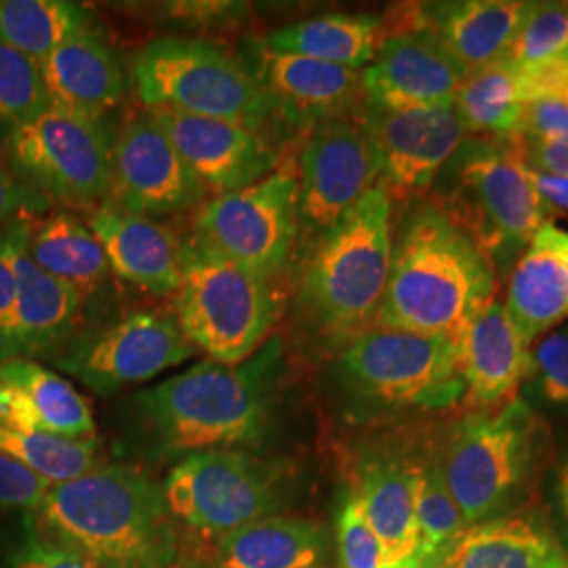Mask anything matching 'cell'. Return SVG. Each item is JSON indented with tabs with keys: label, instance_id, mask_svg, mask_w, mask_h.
I'll use <instances>...</instances> for the list:
<instances>
[{
	"label": "cell",
	"instance_id": "cell-3",
	"mask_svg": "<svg viewBox=\"0 0 568 568\" xmlns=\"http://www.w3.org/2000/svg\"><path fill=\"white\" fill-rule=\"evenodd\" d=\"M42 525L95 568H178L163 485L135 467L100 466L49 488Z\"/></svg>",
	"mask_w": 568,
	"mask_h": 568
},
{
	"label": "cell",
	"instance_id": "cell-11",
	"mask_svg": "<svg viewBox=\"0 0 568 568\" xmlns=\"http://www.w3.org/2000/svg\"><path fill=\"white\" fill-rule=\"evenodd\" d=\"M300 180L293 164L199 209L194 243L264 278L283 270L300 234Z\"/></svg>",
	"mask_w": 568,
	"mask_h": 568
},
{
	"label": "cell",
	"instance_id": "cell-13",
	"mask_svg": "<svg viewBox=\"0 0 568 568\" xmlns=\"http://www.w3.org/2000/svg\"><path fill=\"white\" fill-rule=\"evenodd\" d=\"M196 354L175 316L135 312L112 325L72 337L55 356L63 373L100 396L159 377Z\"/></svg>",
	"mask_w": 568,
	"mask_h": 568
},
{
	"label": "cell",
	"instance_id": "cell-33",
	"mask_svg": "<svg viewBox=\"0 0 568 568\" xmlns=\"http://www.w3.org/2000/svg\"><path fill=\"white\" fill-rule=\"evenodd\" d=\"M82 30H89V11L79 2L0 0V41L37 63Z\"/></svg>",
	"mask_w": 568,
	"mask_h": 568
},
{
	"label": "cell",
	"instance_id": "cell-1",
	"mask_svg": "<svg viewBox=\"0 0 568 568\" xmlns=\"http://www.w3.org/2000/svg\"><path fill=\"white\" fill-rule=\"evenodd\" d=\"M283 345L274 337L241 365L203 361L133 398L142 448L156 459L255 445L270 424Z\"/></svg>",
	"mask_w": 568,
	"mask_h": 568
},
{
	"label": "cell",
	"instance_id": "cell-29",
	"mask_svg": "<svg viewBox=\"0 0 568 568\" xmlns=\"http://www.w3.org/2000/svg\"><path fill=\"white\" fill-rule=\"evenodd\" d=\"M328 551L321 523L270 514L217 537L206 568H323Z\"/></svg>",
	"mask_w": 568,
	"mask_h": 568
},
{
	"label": "cell",
	"instance_id": "cell-28",
	"mask_svg": "<svg viewBox=\"0 0 568 568\" xmlns=\"http://www.w3.org/2000/svg\"><path fill=\"white\" fill-rule=\"evenodd\" d=\"M506 312L528 345L568 318V272L560 227L548 222L532 236L509 276Z\"/></svg>",
	"mask_w": 568,
	"mask_h": 568
},
{
	"label": "cell",
	"instance_id": "cell-5",
	"mask_svg": "<svg viewBox=\"0 0 568 568\" xmlns=\"http://www.w3.org/2000/svg\"><path fill=\"white\" fill-rule=\"evenodd\" d=\"M546 447V427L523 398L471 413L440 450L448 490L466 527L523 508Z\"/></svg>",
	"mask_w": 568,
	"mask_h": 568
},
{
	"label": "cell",
	"instance_id": "cell-36",
	"mask_svg": "<svg viewBox=\"0 0 568 568\" xmlns=\"http://www.w3.org/2000/svg\"><path fill=\"white\" fill-rule=\"evenodd\" d=\"M49 108L41 63L0 41V126L13 131Z\"/></svg>",
	"mask_w": 568,
	"mask_h": 568
},
{
	"label": "cell",
	"instance_id": "cell-18",
	"mask_svg": "<svg viewBox=\"0 0 568 568\" xmlns=\"http://www.w3.org/2000/svg\"><path fill=\"white\" fill-rule=\"evenodd\" d=\"M464 68L422 32L386 37L363 72L366 108L417 110L453 105Z\"/></svg>",
	"mask_w": 568,
	"mask_h": 568
},
{
	"label": "cell",
	"instance_id": "cell-32",
	"mask_svg": "<svg viewBox=\"0 0 568 568\" xmlns=\"http://www.w3.org/2000/svg\"><path fill=\"white\" fill-rule=\"evenodd\" d=\"M453 108L466 131L488 138L518 135L525 114L518 68L508 60H499L467 72L455 93Z\"/></svg>",
	"mask_w": 568,
	"mask_h": 568
},
{
	"label": "cell",
	"instance_id": "cell-35",
	"mask_svg": "<svg viewBox=\"0 0 568 568\" xmlns=\"http://www.w3.org/2000/svg\"><path fill=\"white\" fill-rule=\"evenodd\" d=\"M0 450L44 478L51 487L102 466L98 440H72L47 432L0 426Z\"/></svg>",
	"mask_w": 568,
	"mask_h": 568
},
{
	"label": "cell",
	"instance_id": "cell-30",
	"mask_svg": "<svg viewBox=\"0 0 568 568\" xmlns=\"http://www.w3.org/2000/svg\"><path fill=\"white\" fill-rule=\"evenodd\" d=\"M384 42V23L373 16L328 13L274 30L260 49L325 61L347 70L371 65Z\"/></svg>",
	"mask_w": 568,
	"mask_h": 568
},
{
	"label": "cell",
	"instance_id": "cell-17",
	"mask_svg": "<svg viewBox=\"0 0 568 568\" xmlns=\"http://www.w3.org/2000/svg\"><path fill=\"white\" fill-rule=\"evenodd\" d=\"M150 114L199 182L220 196L262 182L278 164L260 131L166 110H150Z\"/></svg>",
	"mask_w": 568,
	"mask_h": 568
},
{
	"label": "cell",
	"instance_id": "cell-38",
	"mask_svg": "<svg viewBox=\"0 0 568 568\" xmlns=\"http://www.w3.org/2000/svg\"><path fill=\"white\" fill-rule=\"evenodd\" d=\"M337 551L342 568H386L382 544L368 525L354 490L347 493L337 516Z\"/></svg>",
	"mask_w": 568,
	"mask_h": 568
},
{
	"label": "cell",
	"instance_id": "cell-27",
	"mask_svg": "<svg viewBox=\"0 0 568 568\" xmlns=\"http://www.w3.org/2000/svg\"><path fill=\"white\" fill-rule=\"evenodd\" d=\"M354 493L382 544L386 568H417L419 530L413 462L389 455L366 457L358 467V488Z\"/></svg>",
	"mask_w": 568,
	"mask_h": 568
},
{
	"label": "cell",
	"instance_id": "cell-49",
	"mask_svg": "<svg viewBox=\"0 0 568 568\" xmlns=\"http://www.w3.org/2000/svg\"><path fill=\"white\" fill-rule=\"evenodd\" d=\"M560 251H562L568 272V232H565V230H560Z\"/></svg>",
	"mask_w": 568,
	"mask_h": 568
},
{
	"label": "cell",
	"instance_id": "cell-50",
	"mask_svg": "<svg viewBox=\"0 0 568 568\" xmlns=\"http://www.w3.org/2000/svg\"><path fill=\"white\" fill-rule=\"evenodd\" d=\"M556 61L565 68V72L568 74V47L562 51V53H560V55H558V58H556Z\"/></svg>",
	"mask_w": 568,
	"mask_h": 568
},
{
	"label": "cell",
	"instance_id": "cell-15",
	"mask_svg": "<svg viewBox=\"0 0 568 568\" xmlns=\"http://www.w3.org/2000/svg\"><path fill=\"white\" fill-rule=\"evenodd\" d=\"M363 122L379 164V182L389 194L426 190L466 138V126L453 105L417 110L366 108Z\"/></svg>",
	"mask_w": 568,
	"mask_h": 568
},
{
	"label": "cell",
	"instance_id": "cell-4",
	"mask_svg": "<svg viewBox=\"0 0 568 568\" xmlns=\"http://www.w3.org/2000/svg\"><path fill=\"white\" fill-rule=\"evenodd\" d=\"M392 194L384 182L323 234L305 267L302 300L333 337L373 328L392 267Z\"/></svg>",
	"mask_w": 568,
	"mask_h": 568
},
{
	"label": "cell",
	"instance_id": "cell-21",
	"mask_svg": "<svg viewBox=\"0 0 568 568\" xmlns=\"http://www.w3.org/2000/svg\"><path fill=\"white\" fill-rule=\"evenodd\" d=\"M34 220H26L13 251L18 281L13 323L9 331L7 361L53 354L74 337L84 295L61 283L32 262L26 241ZM4 363V361H2Z\"/></svg>",
	"mask_w": 568,
	"mask_h": 568
},
{
	"label": "cell",
	"instance_id": "cell-43",
	"mask_svg": "<svg viewBox=\"0 0 568 568\" xmlns=\"http://www.w3.org/2000/svg\"><path fill=\"white\" fill-rule=\"evenodd\" d=\"M21 222L0 230V363L7 361V345H9V331L13 323L16 310V295H18V281L13 267V251L18 243Z\"/></svg>",
	"mask_w": 568,
	"mask_h": 568
},
{
	"label": "cell",
	"instance_id": "cell-20",
	"mask_svg": "<svg viewBox=\"0 0 568 568\" xmlns=\"http://www.w3.org/2000/svg\"><path fill=\"white\" fill-rule=\"evenodd\" d=\"M253 77L272 110L284 121L314 129L318 122L349 116L363 95V74L325 61L270 53L260 49Z\"/></svg>",
	"mask_w": 568,
	"mask_h": 568
},
{
	"label": "cell",
	"instance_id": "cell-42",
	"mask_svg": "<svg viewBox=\"0 0 568 568\" xmlns=\"http://www.w3.org/2000/svg\"><path fill=\"white\" fill-rule=\"evenodd\" d=\"M520 133L527 142H568L567 100L539 98L525 103Z\"/></svg>",
	"mask_w": 568,
	"mask_h": 568
},
{
	"label": "cell",
	"instance_id": "cell-41",
	"mask_svg": "<svg viewBox=\"0 0 568 568\" xmlns=\"http://www.w3.org/2000/svg\"><path fill=\"white\" fill-rule=\"evenodd\" d=\"M51 206V201L37 187L23 182L20 175L0 163V227L21 220H34Z\"/></svg>",
	"mask_w": 568,
	"mask_h": 568
},
{
	"label": "cell",
	"instance_id": "cell-14",
	"mask_svg": "<svg viewBox=\"0 0 568 568\" xmlns=\"http://www.w3.org/2000/svg\"><path fill=\"white\" fill-rule=\"evenodd\" d=\"M297 180L300 227L318 241L379 183V164L363 119L318 122L305 142Z\"/></svg>",
	"mask_w": 568,
	"mask_h": 568
},
{
	"label": "cell",
	"instance_id": "cell-16",
	"mask_svg": "<svg viewBox=\"0 0 568 568\" xmlns=\"http://www.w3.org/2000/svg\"><path fill=\"white\" fill-rule=\"evenodd\" d=\"M112 192L122 209L154 217L203 203L209 190L148 112L129 122L114 142Z\"/></svg>",
	"mask_w": 568,
	"mask_h": 568
},
{
	"label": "cell",
	"instance_id": "cell-24",
	"mask_svg": "<svg viewBox=\"0 0 568 568\" xmlns=\"http://www.w3.org/2000/svg\"><path fill=\"white\" fill-rule=\"evenodd\" d=\"M434 568H568V556L548 518L520 508L467 527Z\"/></svg>",
	"mask_w": 568,
	"mask_h": 568
},
{
	"label": "cell",
	"instance_id": "cell-12",
	"mask_svg": "<svg viewBox=\"0 0 568 568\" xmlns=\"http://www.w3.org/2000/svg\"><path fill=\"white\" fill-rule=\"evenodd\" d=\"M175 523L222 537L284 504L283 478L243 450H209L182 459L163 483Z\"/></svg>",
	"mask_w": 568,
	"mask_h": 568
},
{
	"label": "cell",
	"instance_id": "cell-31",
	"mask_svg": "<svg viewBox=\"0 0 568 568\" xmlns=\"http://www.w3.org/2000/svg\"><path fill=\"white\" fill-rule=\"evenodd\" d=\"M26 248L32 262L77 291L91 293L108 276L110 262L93 230L70 213H51L32 222Z\"/></svg>",
	"mask_w": 568,
	"mask_h": 568
},
{
	"label": "cell",
	"instance_id": "cell-23",
	"mask_svg": "<svg viewBox=\"0 0 568 568\" xmlns=\"http://www.w3.org/2000/svg\"><path fill=\"white\" fill-rule=\"evenodd\" d=\"M89 227L102 243L110 267L122 281L148 293H175L182 283L183 244L152 217L131 213L105 199Z\"/></svg>",
	"mask_w": 568,
	"mask_h": 568
},
{
	"label": "cell",
	"instance_id": "cell-7",
	"mask_svg": "<svg viewBox=\"0 0 568 568\" xmlns=\"http://www.w3.org/2000/svg\"><path fill=\"white\" fill-rule=\"evenodd\" d=\"M175 293V318L187 342L224 365L255 356L270 342L281 314V297L270 278L194 241L183 244L182 283Z\"/></svg>",
	"mask_w": 568,
	"mask_h": 568
},
{
	"label": "cell",
	"instance_id": "cell-37",
	"mask_svg": "<svg viewBox=\"0 0 568 568\" xmlns=\"http://www.w3.org/2000/svg\"><path fill=\"white\" fill-rule=\"evenodd\" d=\"M568 47V2H532L504 60L530 68L556 60Z\"/></svg>",
	"mask_w": 568,
	"mask_h": 568
},
{
	"label": "cell",
	"instance_id": "cell-6",
	"mask_svg": "<svg viewBox=\"0 0 568 568\" xmlns=\"http://www.w3.org/2000/svg\"><path fill=\"white\" fill-rule=\"evenodd\" d=\"M440 175L447 192L436 206L493 267L518 262L539 227L548 224L551 209L528 180L518 135L462 143Z\"/></svg>",
	"mask_w": 568,
	"mask_h": 568
},
{
	"label": "cell",
	"instance_id": "cell-44",
	"mask_svg": "<svg viewBox=\"0 0 568 568\" xmlns=\"http://www.w3.org/2000/svg\"><path fill=\"white\" fill-rule=\"evenodd\" d=\"M13 568H95L82 554L30 532L13 554Z\"/></svg>",
	"mask_w": 568,
	"mask_h": 568
},
{
	"label": "cell",
	"instance_id": "cell-9",
	"mask_svg": "<svg viewBox=\"0 0 568 568\" xmlns=\"http://www.w3.org/2000/svg\"><path fill=\"white\" fill-rule=\"evenodd\" d=\"M337 368L345 392L368 408L447 410L466 400L462 345L443 335L373 326Z\"/></svg>",
	"mask_w": 568,
	"mask_h": 568
},
{
	"label": "cell",
	"instance_id": "cell-2",
	"mask_svg": "<svg viewBox=\"0 0 568 568\" xmlns=\"http://www.w3.org/2000/svg\"><path fill=\"white\" fill-rule=\"evenodd\" d=\"M493 295L495 267L487 255L436 204H422L394 244L375 326L443 335L462 345Z\"/></svg>",
	"mask_w": 568,
	"mask_h": 568
},
{
	"label": "cell",
	"instance_id": "cell-39",
	"mask_svg": "<svg viewBox=\"0 0 568 568\" xmlns=\"http://www.w3.org/2000/svg\"><path fill=\"white\" fill-rule=\"evenodd\" d=\"M528 377L546 403L568 406V326L544 335L530 349Z\"/></svg>",
	"mask_w": 568,
	"mask_h": 568
},
{
	"label": "cell",
	"instance_id": "cell-34",
	"mask_svg": "<svg viewBox=\"0 0 568 568\" xmlns=\"http://www.w3.org/2000/svg\"><path fill=\"white\" fill-rule=\"evenodd\" d=\"M415 516L419 530V565L434 568L466 530V523L448 490L440 453L413 462Z\"/></svg>",
	"mask_w": 568,
	"mask_h": 568
},
{
	"label": "cell",
	"instance_id": "cell-26",
	"mask_svg": "<svg viewBox=\"0 0 568 568\" xmlns=\"http://www.w3.org/2000/svg\"><path fill=\"white\" fill-rule=\"evenodd\" d=\"M51 105L102 119L124 95V72L114 49L91 28L61 42L41 63Z\"/></svg>",
	"mask_w": 568,
	"mask_h": 568
},
{
	"label": "cell",
	"instance_id": "cell-48",
	"mask_svg": "<svg viewBox=\"0 0 568 568\" xmlns=\"http://www.w3.org/2000/svg\"><path fill=\"white\" fill-rule=\"evenodd\" d=\"M556 511H558V539L568 556V453L562 459L556 478Z\"/></svg>",
	"mask_w": 568,
	"mask_h": 568
},
{
	"label": "cell",
	"instance_id": "cell-10",
	"mask_svg": "<svg viewBox=\"0 0 568 568\" xmlns=\"http://www.w3.org/2000/svg\"><path fill=\"white\" fill-rule=\"evenodd\" d=\"M7 156L23 182L49 201L91 206L112 192V148L102 119L51 105L7 135Z\"/></svg>",
	"mask_w": 568,
	"mask_h": 568
},
{
	"label": "cell",
	"instance_id": "cell-19",
	"mask_svg": "<svg viewBox=\"0 0 568 568\" xmlns=\"http://www.w3.org/2000/svg\"><path fill=\"white\" fill-rule=\"evenodd\" d=\"M532 2L525 0H453L410 9L408 28L438 42L464 72L504 60Z\"/></svg>",
	"mask_w": 568,
	"mask_h": 568
},
{
	"label": "cell",
	"instance_id": "cell-25",
	"mask_svg": "<svg viewBox=\"0 0 568 568\" xmlns=\"http://www.w3.org/2000/svg\"><path fill=\"white\" fill-rule=\"evenodd\" d=\"M530 345L509 321L501 302L478 312L462 339L466 400L474 408H495L511 400L528 377Z\"/></svg>",
	"mask_w": 568,
	"mask_h": 568
},
{
	"label": "cell",
	"instance_id": "cell-22",
	"mask_svg": "<svg viewBox=\"0 0 568 568\" xmlns=\"http://www.w3.org/2000/svg\"><path fill=\"white\" fill-rule=\"evenodd\" d=\"M0 426L98 440L93 413L81 394L51 368L26 358L0 363Z\"/></svg>",
	"mask_w": 568,
	"mask_h": 568
},
{
	"label": "cell",
	"instance_id": "cell-46",
	"mask_svg": "<svg viewBox=\"0 0 568 568\" xmlns=\"http://www.w3.org/2000/svg\"><path fill=\"white\" fill-rule=\"evenodd\" d=\"M528 169L556 178H568V142L537 143L518 140Z\"/></svg>",
	"mask_w": 568,
	"mask_h": 568
},
{
	"label": "cell",
	"instance_id": "cell-8",
	"mask_svg": "<svg viewBox=\"0 0 568 568\" xmlns=\"http://www.w3.org/2000/svg\"><path fill=\"white\" fill-rule=\"evenodd\" d=\"M138 98L152 110L234 122L260 131L274 114L251 68L196 39L148 42L131 63Z\"/></svg>",
	"mask_w": 568,
	"mask_h": 568
},
{
	"label": "cell",
	"instance_id": "cell-40",
	"mask_svg": "<svg viewBox=\"0 0 568 568\" xmlns=\"http://www.w3.org/2000/svg\"><path fill=\"white\" fill-rule=\"evenodd\" d=\"M51 485L0 450V506L39 511Z\"/></svg>",
	"mask_w": 568,
	"mask_h": 568
},
{
	"label": "cell",
	"instance_id": "cell-45",
	"mask_svg": "<svg viewBox=\"0 0 568 568\" xmlns=\"http://www.w3.org/2000/svg\"><path fill=\"white\" fill-rule=\"evenodd\" d=\"M164 13L175 21H183L187 26H225L234 21L243 20L248 11L244 2H169L163 4Z\"/></svg>",
	"mask_w": 568,
	"mask_h": 568
},
{
	"label": "cell",
	"instance_id": "cell-47",
	"mask_svg": "<svg viewBox=\"0 0 568 568\" xmlns=\"http://www.w3.org/2000/svg\"><path fill=\"white\" fill-rule=\"evenodd\" d=\"M528 180L537 187L539 196L548 203L549 209H560L568 213V178H556L548 173H539L528 169Z\"/></svg>",
	"mask_w": 568,
	"mask_h": 568
}]
</instances>
